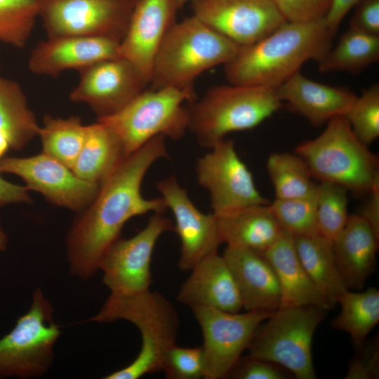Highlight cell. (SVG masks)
<instances>
[{"label": "cell", "mask_w": 379, "mask_h": 379, "mask_svg": "<svg viewBox=\"0 0 379 379\" xmlns=\"http://www.w3.org/2000/svg\"><path fill=\"white\" fill-rule=\"evenodd\" d=\"M216 218L222 243L230 247L264 252L284 232L269 204L251 205Z\"/></svg>", "instance_id": "d4e9b609"}, {"label": "cell", "mask_w": 379, "mask_h": 379, "mask_svg": "<svg viewBox=\"0 0 379 379\" xmlns=\"http://www.w3.org/2000/svg\"><path fill=\"white\" fill-rule=\"evenodd\" d=\"M262 253L271 264L279 283V307L312 305L328 310L334 307L309 277L298 255L293 236L284 231Z\"/></svg>", "instance_id": "603a6c76"}, {"label": "cell", "mask_w": 379, "mask_h": 379, "mask_svg": "<svg viewBox=\"0 0 379 379\" xmlns=\"http://www.w3.org/2000/svg\"><path fill=\"white\" fill-rule=\"evenodd\" d=\"M368 193L369 197L359 215L367 222L379 237V178Z\"/></svg>", "instance_id": "b9f144b4"}, {"label": "cell", "mask_w": 379, "mask_h": 379, "mask_svg": "<svg viewBox=\"0 0 379 379\" xmlns=\"http://www.w3.org/2000/svg\"><path fill=\"white\" fill-rule=\"evenodd\" d=\"M361 0H332L331 8L325 17L326 25L335 35L347 13Z\"/></svg>", "instance_id": "ee69618b"}, {"label": "cell", "mask_w": 379, "mask_h": 379, "mask_svg": "<svg viewBox=\"0 0 379 379\" xmlns=\"http://www.w3.org/2000/svg\"><path fill=\"white\" fill-rule=\"evenodd\" d=\"M157 187L174 216V230L181 243L178 266L190 271L204 258L218 253L222 241L217 218L213 213L201 212L174 176L160 180Z\"/></svg>", "instance_id": "e0dca14e"}, {"label": "cell", "mask_w": 379, "mask_h": 379, "mask_svg": "<svg viewBox=\"0 0 379 379\" xmlns=\"http://www.w3.org/2000/svg\"><path fill=\"white\" fill-rule=\"evenodd\" d=\"M350 27L379 36V0H361L359 2Z\"/></svg>", "instance_id": "60d3db41"}, {"label": "cell", "mask_w": 379, "mask_h": 379, "mask_svg": "<svg viewBox=\"0 0 379 379\" xmlns=\"http://www.w3.org/2000/svg\"><path fill=\"white\" fill-rule=\"evenodd\" d=\"M281 105L275 88L232 84L213 86L187 107L188 130L199 145L211 148L232 132L256 127Z\"/></svg>", "instance_id": "5b68a950"}, {"label": "cell", "mask_w": 379, "mask_h": 379, "mask_svg": "<svg viewBox=\"0 0 379 379\" xmlns=\"http://www.w3.org/2000/svg\"><path fill=\"white\" fill-rule=\"evenodd\" d=\"M37 18L36 0H0V41L24 47Z\"/></svg>", "instance_id": "e575fe53"}, {"label": "cell", "mask_w": 379, "mask_h": 379, "mask_svg": "<svg viewBox=\"0 0 379 379\" xmlns=\"http://www.w3.org/2000/svg\"><path fill=\"white\" fill-rule=\"evenodd\" d=\"M40 126L17 81L0 76V158L39 135Z\"/></svg>", "instance_id": "484cf974"}, {"label": "cell", "mask_w": 379, "mask_h": 379, "mask_svg": "<svg viewBox=\"0 0 379 379\" xmlns=\"http://www.w3.org/2000/svg\"><path fill=\"white\" fill-rule=\"evenodd\" d=\"M192 15L239 46L286 22L271 0H192Z\"/></svg>", "instance_id": "2e32d148"}, {"label": "cell", "mask_w": 379, "mask_h": 379, "mask_svg": "<svg viewBox=\"0 0 379 379\" xmlns=\"http://www.w3.org/2000/svg\"><path fill=\"white\" fill-rule=\"evenodd\" d=\"M347 192L345 187L331 182H320L317 185L319 234L332 241L343 231L350 218Z\"/></svg>", "instance_id": "836d02e7"}, {"label": "cell", "mask_w": 379, "mask_h": 379, "mask_svg": "<svg viewBox=\"0 0 379 379\" xmlns=\"http://www.w3.org/2000/svg\"><path fill=\"white\" fill-rule=\"evenodd\" d=\"M181 8L178 0H138L119 55L134 65L149 81L158 51Z\"/></svg>", "instance_id": "ac0fdd59"}, {"label": "cell", "mask_w": 379, "mask_h": 379, "mask_svg": "<svg viewBox=\"0 0 379 379\" xmlns=\"http://www.w3.org/2000/svg\"><path fill=\"white\" fill-rule=\"evenodd\" d=\"M8 245V237L3 230L0 222V251H4L6 249Z\"/></svg>", "instance_id": "f6af8a7d"}, {"label": "cell", "mask_w": 379, "mask_h": 379, "mask_svg": "<svg viewBox=\"0 0 379 379\" xmlns=\"http://www.w3.org/2000/svg\"><path fill=\"white\" fill-rule=\"evenodd\" d=\"M198 159L199 184L208 190L213 213L222 216L255 204H268L255 187L253 175L241 160L234 141L223 139Z\"/></svg>", "instance_id": "8fae6325"}, {"label": "cell", "mask_w": 379, "mask_h": 379, "mask_svg": "<svg viewBox=\"0 0 379 379\" xmlns=\"http://www.w3.org/2000/svg\"><path fill=\"white\" fill-rule=\"evenodd\" d=\"M0 172V207L13 203H29L32 199L26 187L4 180Z\"/></svg>", "instance_id": "7bdbcfd3"}, {"label": "cell", "mask_w": 379, "mask_h": 379, "mask_svg": "<svg viewBox=\"0 0 379 379\" xmlns=\"http://www.w3.org/2000/svg\"><path fill=\"white\" fill-rule=\"evenodd\" d=\"M355 136L368 146L379 136V86L363 91L344 115Z\"/></svg>", "instance_id": "d590c367"}, {"label": "cell", "mask_w": 379, "mask_h": 379, "mask_svg": "<svg viewBox=\"0 0 379 379\" xmlns=\"http://www.w3.org/2000/svg\"><path fill=\"white\" fill-rule=\"evenodd\" d=\"M162 371L168 379L204 378L202 347H185L174 345L166 354Z\"/></svg>", "instance_id": "8d00e7d4"}, {"label": "cell", "mask_w": 379, "mask_h": 379, "mask_svg": "<svg viewBox=\"0 0 379 379\" xmlns=\"http://www.w3.org/2000/svg\"><path fill=\"white\" fill-rule=\"evenodd\" d=\"M61 333L60 326L53 320L51 303L36 288L29 310L0 339V379L43 376L53 365Z\"/></svg>", "instance_id": "9c48e42d"}, {"label": "cell", "mask_w": 379, "mask_h": 379, "mask_svg": "<svg viewBox=\"0 0 379 379\" xmlns=\"http://www.w3.org/2000/svg\"><path fill=\"white\" fill-rule=\"evenodd\" d=\"M222 256L233 274L246 311L274 312L279 308V283L262 252L227 246Z\"/></svg>", "instance_id": "44dd1931"}, {"label": "cell", "mask_w": 379, "mask_h": 379, "mask_svg": "<svg viewBox=\"0 0 379 379\" xmlns=\"http://www.w3.org/2000/svg\"><path fill=\"white\" fill-rule=\"evenodd\" d=\"M327 310L317 306L279 307L255 330L248 355L277 364L298 379H314V332Z\"/></svg>", "instance_id": "ba28073f"}, {"label": "cell", "mask_w": 379, "mask_h": 379, "mask_svg": "<svg viewBox=\"0 0 379 379\" xmlns=\"http://www.w3.org/2000/svg\"><path fill=\"white\" fill-rule=\"evenodd\" d=\"M379 237L359 215L348 221L333 241L335 262L348 289H361L375 271Z\"/></svg>", "instance_id": "cb8c5ba5"}, {"label": "cell", "mask_w": 379, "mask_h": 379, "mask_svg": "<svg viewBox=\"0 0 379 379\" xmlns=\"http://www.w3.org/2000/svg\"><path fill=\"white\" fill-rule=\"evenodd\" d=\"M348 364L347 379H375L379 376L378 342L366 345Z\"/></svg>", "instance_id": "ab89813d"}, {"label": "cell", "mask_w": 379, "mask_h": 379, "mask_svg": "<svg viewBox=\"0 0 379 379\" xmlns=\"http://www.w3.org/2000/svg\"><path fill=\"white\" fill-rule=\"evenodd\" d=\"M190 272L178 291V302L190 308L204 307L231 313L243 308L236 281L222 255H211Z\"/></svg>", "instance_id": "ffe728a7"}, {"label": "cell", "mask_w": 379, "mask_h": 379, "mask_svg": "<svg viewBox=\"0 0 379 379\" xmlns=\"http://www.w3.org/2000/svg\"><path fill=\"white\" fill-rule=\"evenodd\" d=\"M79 72L69 99L86 104L98 118L116 113L149 84L134 65L120 56L97 62Z\"/></svg>", "instance_id": "9a60e30c"}, {"label": "cell", "mask_w": 379, "mask_h": 379, "mask_svg": "<svg viewBox=\"0 0 379 379\" xmlns=\"http://www.w3.org/2000/svg\"><path fill=\"white\" fill-rule=\"evenodd\" d=\"M138 0H36L47 38L93 36L121 41Z\"/></svg>", "instance_id": "30bf717a"}, {"label": "cell", "mask_w": 379, "mask_h": 379, "mask_svg": "<svg viewBox=\"0 0 379 379\" xmlns=\"http://www.w3.org/2000/svg\"><path fill=\"white\" fill-rule=\"evenodd\" d=\"M335 35L325 18L310 22H285L260 40L240 46L224 65L230 84L276 88L310 60L319 61Z\"/></svg>", "instance_id": "7a4b0ae2"}, {"label": "cell", "mask_w": 379, "mask_h": 379, "mask_svg": "<svg viewBox=\"0 0 379 379\" xmlns=\"http://www.w3.org/2000/svg\"><path fill=\"white\" fill-rule=\"evenodd\" d=\"M317 187L307 196L275 199L269 206L282 230L293 237L319 234L317 219Z\"/></svg>", "instance_id": "d6a6232c"}, {"label": "cell", "mask_w": 379, "mask_h": 379, "mask_svg": "<svg viewBox=\"0 0 379 379\" xmlns=\"http://www.w3.org/2000/svg\"><path fill=\"white\" fill-rule=\"evenodd\" d=\"M280 100L314 126H322L338 116H344L357 95L347 88L311 80L300 72L276 88Z\"/></svg>", "instance_id": "7402d4cb"}, {"label": "cell", "mask_w": 379, "mask_h": 379, "mask_svg": "<svg viewBox=\"0 0 379 379\" xmlns=\"http://www.w3.org/2000/svg\"><path fill=\"white\" fill-rule=\"evenodd\" d=\"M174 226L161 213H155L146 226L128 239H119L107 250L99 266L103 284L111 293L133 295L149 290L154 246Z\"/></svg>", "instance_id": "4fadbf2b"}, {"label": "cell", "mask_w": 379, "mask_h": 379, "mask_svg": "<svg viewBox=\"0 0 379 379\" xmlns=\"http://www.w3.org/2000/svg\"><path fill=\"white\" fill-rule=\"evenodd\" d=\"M191 309L203 335L206 379L227 378L258 326L274 312L231 313L204 307Z\"/></svg>", "instance_id": "7c38bea8"}, {"label": "cell", "mask_w": 379, "mask_h": 379, "mask_svg": "<svg viewBox=\"0 0 379 379\" xmlns=\"http://www.w3.org/2000/svg\"><path fill=\"white\" fill-rule=\"evenodd\" d=\"M300 260L311 281L333 306L349 289L338 269L333 241L317 234L293 237Z\"/></svg>", "instance_id": "83f0119b"}, {"label": "cell", "mask_w": 379, "mask_h": 379, "mask_svg": "<svg viewBox=\"0 0 379 379\" xmlns=\"http://www.w3.org/2000/svg\"><path fill=\"white\" fill-rule=\"evenodd\" d=\"M339 314L331 324L335 329L347 333L352 343L361 345L379 321V291L375 287L364 292L347 291L338 300Z\"/></svg>", "instance_id": "f546056e"}, {"label": "cell", "mask_w": 379, "mask_h": 379, "mask_svg": "<svg viewBox=\"0 0 379 379\" xmlns=\"http://www.w3.org/2000/svg\"><path fill=\"white\" fill-rule=\"evenodd\" d=\"M126 320L139 330L142 345L137 357L105 379H138L162 371L168 350L175 345L180 327L178 314L161 293L150 290L133 294L110 293L98 312L87 322L111 323Z\"/></svg>", "instance_id": "3957f363"}, {"label": "cell", "mask_w": 379, "mask_h": 379, "mask_svg": "<svg viewBox=\"0 0 379 379\" xmlns=\"http://www.w3.org/2000/svg\"><path fill=\"white\" fill-rule=\"evenodd\" d=\"M268 175L280 199L305 197L313 193L317 185L301 157L295 153L275 152L267 161Z\"/></svg>", "instance_id": "1f68e13d"}, {"label": "cell", "mask_w": 379, "mask_h": 379, "mask_svg": "<svg viewBox=\"0 0 379 379\" xmlns=\"http://www.w3.org/2000/svg\"><path fill=\"white\" fill-rule=\"evenodd\" d=\"M86 129L79 117L63 119L46 116L38 135L43 152L72 169L82 147Z\"/></svg>", "instance_id": "4dcf8cb0"}, {"label": "cell", "mask_w": 379, "mask_h": 379, "mask_svg": "<svg viewBox=\"0 0 379 379\" xmlns=\"http://www.w3.org/2000/svg\"><path fill=\"white\" fill-rule=\"evenodd\" d=\"M194 89H145L116 113L98 118L118 138L127 157L156 136L182 138L188 130L185 102L196 100Z\"/></svg>", "instance_id": "52a82bcc"}, {"label": "cell", "mask_w": 379, "mask_h": 379, "mask_svg": "<svg viewBox=\"0 0 379 379\" xmlns=\"http://www.w3.org/2000/svg\"><path fill=\"white\" fill-rule=\"evenodd\" d=\"M240 46L192 15L168 30L154 59L150 88L193 89L195 79L225 65Z\"/></svg>", "instance_id": "277c9868"}, {"label": "cell", "mask_w": 379, "mask_h": 379, "mask_svg": "<svg viewBox=\"0 0 379 379\" xmlns=\"http://www.w3.org/2000/svg\"><path fill=\"white\" fill-rule=\"evenodd\" d=\"M379 59V36L355 28L342 34L338 43L317 62L321 72H359Z\"/></svg>", "instance_id": "f1b7e54d"}, {"label": "cell", "mask_w": 379, "mask_h": 379, "mask_svg": "<svg viewBox=\"0 0 379 379\" xmlns=\"http://www.w3.org/2000/svg\"><path fill=\"white\" fill-rule=\"evenodd\" d=\"M180 7L182 8L186 3L190 2L192 0H178Z\"/></svg>", "instance_id": "bcb514c9"}, {"label": "cell", "mask_w": 379, "mask_h": 379, "mask_svg": "<svg viewBox=\"0 0 379 379\" xmlns=\"http://www.w3.org/2000/svg\"><path fill=\"white\" fill-rule=\"evenodd\" d=\"M288 22H310L325 18L332 0H271Z\"/></svg>", "instance_id": "74e56055"}, {"label": "cell", "mask_w": 379, "mask_h": 379, "mask_svg": "<svg viewBox=\"0 0 379 379\" xmlns=\"http://www.w3.org/2000/svg\"><path fill=\"white\" fill-rule=\"evenodd\" d=\"M166 137H154L126 157L101 185L92 203L74 222L66 237L70 274L80 279L93 277L107 250L119 239L125 223L149 212L164 213L161 198L147 199L140 188L154 163L168 158Z\"/></svg>", "instance_id": "6da1fadb"}, {"label": "cell", "mask_w": 379, "mask_h": 379, "mask_svg": "<svg viewBox=\"0 0 379 379\" xmlns=\"http://www.w3.org/2000/svg\"><path fill=\"white\" fill-rule=\"evenodd\" d=\"M125 158L115 133L97 120L86 126L84 141L72 171L79 178L101 185Z\"/></svg>", "instance_id": "4316f807"}, {"label": "cell", "mask_w": 379, "mask_h": 379, "mask_svg": "<svg viewBox=\"0 0 379 379\" xmlns=\"http://www.w3.org/2000/svg\"><path fill=\"white\" fill-rule=\"evenodd\" d=\"M0 172L20 177L28 190L41 193L52 204L76 211L87 208L101 186L79 178L72 169L44 152L24 158L3 157Z\"/></svg>", "instance_id": "5bb4252c"}, {"label": "cell", "mask_w": 379, "mask_h": 379, "mask_svg": "<svg viewBox=\"0 0 379 379\" xmlns=\"http://www.w3.org/2000/svg\"><path fill=\"white\" fill-rule=\"evenodd\" d=\"M119 41L102 37L47 38L31 51L28 68L33 74L56 77L68 69L78 71L97 62L119 57Z\"/></svg>", "instance_id": "d6986e66"}, {"label": "cell", "mask_w": 379, "mask_h": 379, "mask_svg": "<svg viewBox=\"0 0 379 379\" xmlns=\"http://www.w3.org/2000/svg\"><path fill=\"white\" fill-rule=\"evenodd\" d=\"M294 153L313 178L348 191L368 192L379 178L378 157L355 136L344 116L328 121L319 135L298 145Z\"/></svg>", "instance_id": "8992f818"}, {"label": "cell", "mask_w": 379, "mask_h": 379, "mask_svg": "<svg viewBox=\"0 0 379 379\" xmlns=\"http://www.w3.org/2000/svg\"><path fill=\"white\" fill-rule=\"evenodd\" d=\"M290 372L270 361L251 356L240 357L227 378L234 379H286Z\"/></svg>", "instance_id": "f35d334b"}]
</instances>
